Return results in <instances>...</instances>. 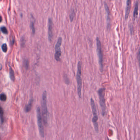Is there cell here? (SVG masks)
<instances>
[{"mask_svg":"<svg viewBox=\"0 0 140 140\" xmlns=\"http://www.w3.org/2000/svg\"><path fill=\"white\" fill-rule=\"evenodd\" d=\"M41 115L42 117L43 122L46 125L48 123V111L47 106V93L46 91L43 92L41 101Z\"/></svg>","mask_w":140,"mask_h":140,"instance_id":"cell-1","label":"cell"},{"mask_svg":"<svg viewBox=\"0 0 140 140\" xmlns=\"http://www.w3.org/2000/svg\"><path fill=\"white\" fill-rule=\"evenodd\" d=\"M105 88H100L98 91L100 100V104L101 108V114L103 117L106 115V109L105 98Z\"/></svg>","mask_w":140,"mask_h":140,"instance_id":"cell-2","label":"cell"},{"mask_svg":"<svg viewBox=\"0 0 140 140\" xmlns=\"http://www.w3.org/2000/svg\"><path fill=\"white\" fill-rule=\"evenodd\" d=\"M90 105L91 106L92 110L93 112V118L92 119V122H93L94 129L95 132L97 133H98L99 132V127L98 124V112L97 110L96 106L95 105V103L93 99L91 98L90 99Z\"/></svg>","mask_w":140,"mask_h":140,"instance_id":"cell-3","label":"cell"},{"mask_svg":"<svg viewBox=\"0 0 140 140\" xmlns=\"http://www.w3.org/2000/svg\"><path fill=\"white\" fill-rule=\"evenodd\" d=\"M81 63L79 61L77 65V93L79 98H81L82 79L81 77L82 71Z\"/></svg>","mask_w":140,"mask_h":140,"instance_id":"cell-4","label":"cell"},{"mask_svg":"<svg viewBox=\"0 0 140 140\" xmlns=\"http://www.w3.org/2000/svg\"><path fill=\"white\" fill-rule=\"evenodd\" d=\"M97 51L98 54L99 65L100 66V71L101 72L103 70V54L102 49H101V43L100 39L98 37L96 38Z\"/></svg>","mask_w":140,"mask_h":140,"instance_id":"cell-5","label":"cell"},{"mask_svg":"<svg viewBox=\"0 0 140 140\" xmlns=\"http://www.w3.org/2000/svg\"><path fill=\"white\" fill-rule=\"evenodd\" d=\"M37 120H38V125L39 129L40 134L41 137L44 138V127L43 124V119L41 115V111L40 107H37L36 110Z\"/></svg>","mask_w":140,"mask_h":140,"instance_id":"cell-6","label":"cell"},{"mask_svg":"<svg viewBox=\"0 0 140 140\" xmlns=\"http://www.w3.org/2000/svg\"><path fill=\"white\" fill-rule=\"evenodd\" d=\"M62 42V38L61 37L59 38L58 39L57 41L56 42V44L55 45V54L54 55V57L57 61H59L60 60V56L61 55V51L60 49V46Z\"/></svg>","mask_w":140,"mask_h":140,"instance_id":"cell-7","label":"cell"},{"mask_svg":"<svg viewBox=\"0 0 140 140\" xmlns=\"http://www.w3.org/2000/svg\"><path fill=\"white\" fill-rule=\"evenodd\" d=\"M53 37V22L51 18L48 19V38L50 41Z\"/></svg>","mask_w":140,"mask_h":140,"instance_id":"cell-8","label":"cell"},{"mask_svg":"<svg viewBox=\"0 0 140 140\" xmlns=\"http://www.w3.org/2000/svg\"><path fill=\"white\" fill-rule=\"evenodd\" d=\"M131 1L130 0H127L126 2L125 13V19L128 18V16L129 15L131 8Z\"/></svg>","mask_w":140,"mask_h":140,"instance_id":"cell-9","label":"cell"},{"mask_svg":"<svg viewBox=\"0 0 140 140\" xmlns=\"http://www.w3.org/2000/svg\"><path fill=\"white\" fill-rule=\"evenodd\" d=\"M139 2L137 1L136 2L134 10L133 12V17L134 18H136L137 16H138V11H139Z\"/></svg>","mask_w":140,"mask_h":140,"instance_id":"cell-10","label":"cell"},{"mask_svg":"<svg viewBox=\"0 0 140 140\" xmlns=\"http://www.w3.org/2000/svg\"><path fill=\"white\" fill-rule=\"evenodd\" d=\"M104 7H105V10H106V17H107V21L108 24H109L110 21V11L108 6L107 3L106 2H104Z\"/></svg>","mask_w":140,"mask_h":140,"instance_id":"cell-11","label":"cell"},{"mask_svg":"<svg viewBox=\"0 0 140 140\" xmlns=\"http://www.w3.org/2000/svg\"><path fill=\"white\" fill-rule=\"evenodd\" d=\"M33 103V101L31 100L30 101L29 103L26 106L25 108L26 112H29L30 111H31L32 108Z\"/></svg>","mask_w":140,"mask_h":140,"instance_id":"cell-12","label":"cell"},{"mask_svg":"<svg viewBox=\"0 0 140 140\" xmlns=\"http://www.w3.org/2000/svg\"><path fill=\"white\" fill-rule=\"evenodd\" d=\"M10 78L12 80L14 81L15 80V74H14V71L11 68V67L10 68Z\"/></svg>","mask_w":140,"mask_h":140,"instance_id":"cell-13","label":"cell"},{"mask_svg":"<svg viewBox=\"0 0 140 140\" xmlns=\"http://www.w3.org/2000/svg\"><path fill=\"white\" fill-rule=\"evenodd\" d=\"M74 15H75V11L74 9H72L71 10L70 13V18L71 21H72L74 18Z\"/></svg>","mask_w":140,"mask_h":140,"instance_id":"cell-14","label":"cell"},{"mask_svg":"<svg viewBox=\"0 0 140 140\" xmlns=\"http://www.w3.org/2000/svg\"><path fill=\"white\" fill-rule=\"evenodd\" d=\"M7 100V97L5 94L2 93L0 95V100L2 101H5Z\"/></svg>","mask_w":140,"mask_h":140,"instance_id":"cell-15","label":"cell"},{"mask_svg":"<svg viewBox=\"0 0 140 140\" xmlns=\"http://www.w3.org/2000/svg\"><path fill=\"white\" fill-rule=\"evenodd\" d=\"M2 51H3L4 52L6 53L7 51V46L6 44H2Z\"/></svg>","mask_w":140,"mask_h":140,"instance_id":"cell-16","label":"cell"},{"mask_svg":"<svg viewBox=\"0 0 140 140\" xmlns=\"http://www.w3.org/2000/svg\"><path fill=\"white\" fill-rule=\"evenodd\" d=\"M0 30L3 33L5 34H7L8 32H7V30L6 27H4V26L1 27L0 28Z\"/></svg>","mask_w":140,"mask_h":140,"instance_id":"cell-17","label":"cell"},{"mask_svg":"<svg viewBox=\"0 0 140 140\" xmlns=\"http://www.w3.org/2000/svg\"><path fill=\"white\" fill-rule=\"evenodd\" d=\"M64 80H65V83H66L67 84H69L70 83V81L67 78V76H64Z\"/></svg>","mask_w":140,"mask_h":140,"instance_id":"cell-18","label":"cell"},{"mask_svg":"<svg viewBox=\"0 0 140 140\" xmlns=\"http://www.w3.org/2000/svg\"><path fill=\"white\" fill-rule=\"evenodd\" d=\"M31 28L32 29V32L34 33L35 32V29L34 26V23H32L31 24Z\"/></svg>","mask_w":140,"mask_h":140,"instance_id":"cell-19","label":"cell"},{"mask_svg":"<svg viewBox=\"0 0 140 140\" xmlns=\"http://www.w3.org/2000/svg\"><path fill=\"white\" fill-rule=\"evenodd\" d=\"M2 21V18L1 17V16H0V22H1Z\"/></svg>","mask_w":140,"mask_h":140,"instance_id":"cell-20","label":"cell"},{"mask_svg":"<svg viewBox=\"0 0 140 140\" xmlns=\"http://www.w3.org/2000/svg\"><path fill=\"white\" fill-rule=\"evenodd\" d=\"M2 68V65L0 64V70H1Z\"/></svg>","mask_w":140,"mask_h":140,"instance_id":"cell-21","label":"cell"},{"mask_svg":"<svg viewBox=\"0 0 140 140\" xmlns=\"http://www.w3.org/2000/svg\"><path fill=\"white\" fill-rule=\"evenodd\" d=\"M1 107H0V108H1Z\"/></svg>","mask_w":140,"mask_h":140,"instance_id":"cell-22","label":"cell"},{"mask_svg":"<svg viewBox=\"0 0 140 140\" xmlns=\"http://www.w3.org/2000/svg\"></svg>","mask_w":140,"mask_h":140,"instance_id":"cell-23","label":"cell"}]
</instances>
